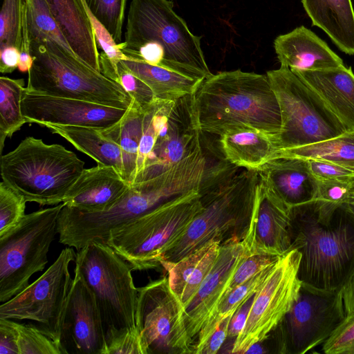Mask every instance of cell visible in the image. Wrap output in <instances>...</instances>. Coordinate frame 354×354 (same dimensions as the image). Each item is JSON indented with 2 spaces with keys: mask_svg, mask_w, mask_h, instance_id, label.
<instances>
[{
  "mask_svg": "<svg viewBox=\"0 0 354 354\" xmlns=\"http://www.w3.org/2000/svg\"><path fill=\"white\" fill-rule=\"evenodd\" d=\"M75 255L73 248L67 246L63 249L38 279L1 304L0 318L27 320L61 345L65 311L73 281L69 265L75 261Z\"/></svg>",
  "mask_w": 354,
  "mask_h": 354,
  "instance_id": "cell-12",
  "label": "cell"
},
{
  "mask_svg": "<svg viewBox=\"0 0 354 354\" xmlns=\"http://www.w3.org/2000/svg\"><path fill=\"white\" fill-rule=\"evenodd\" d=\"M91 13L121 43L127 0H84Z\"/></svg>",
  "mask_w": 354,
  "mask_h": 354,
  "instance_id": "cell-36",
  "label": "cell"
},
{
  "mask_svg": "<svg viewBox=\"0 0 354 354\" xmlns=\"http://www.w3.org/2000/svg\"><path fill=\"white\" fill-rule=\"evenodd\" d=\"M61 336L64 354H105L100 312L91 288L75 268Z\"/></svg>",
  "mask_w": 354,
  "mask_h": 354,
  "instance_id": "cell-18",
  "label": "cell"
},
{
  "mask_svg": "<svg viewBox=\"0 0 354 354\" xmlns=\"http://www.w3.org/2000/svg\"><path fill=\"white\" fill-rule=\"evenodd\" d=\"M64 205L61 203L26 214L0 236L1 304L23 291L31 277L45 268L50 245L58 234L57 221Z\"/></svg>",
  "mask_w": 354,
  "mask_h": 354,
  "instance_id": "cell-11",
  "label": "cell"
},
{
  "mask_svg": "<svg viewBox=\"0 0 354 354\" xmlns=\"http://www.w3.org/2000/svg\"><path fill=\"white\" fill-rule=\"evenodd\" d=\"M254 296V294L245 301L231 317L227 338L234 339L235 340L242 331L250 313Z\"/></svg>",
  "mask_w": 354,
  "mask_h": 354,
  "instance_id": "cell-47",
  "label": "cell"
},
{
  "mask_svg": "<svg viewBox=\"0 0 354 354\" xmlns=\"http://www.w3.org/2000/svg\"><path fill=\"white\" fill-rule=\"evenodd\" d=\"M346 205L348 210L354 215V197L350 202L346 203Z\"/></svg>",
  "mask_w": 354,
  "mask_h": 354,
  "instance_id": "cell-51",
  "label": "cell"
},
{
  "mask_svg": "<svg viewBox=\"0 0 354 354\" xmlns=\"http://www.w3.org/2000/svg\"><path fill=\"white\" fill-rule=\"evenodd\" d=\"M33 60L30 53L20 52L18 69L22 73L28 72L33 64Z\"/></svg>",
  "mask_w": 354,
  "mask_h": 354,
  "instance_id": "cell-50",
  "label": "cell"
},
{
  "mask_svg": "<svg viewBox=\"0 0 354 354\" xmlns=\"http://www.w3.org/2000/svg\"><path fill=\"white\" fill-rule=\"evenodd\" d=\"M310 169L317 179L354 178V171L336 163L319 159H308Z\"/></svg>",
  "mask_w": 354,
  "mask_h": 354,
  "instance_id": "cell-44",
  "label": "cell"
},
{
  "mask_svg": "<svg viewBox=\"0 0 354 354\" xmlns=\"http://www.w3.org/2000/svg\"><path fill=\"white\" fill-rule=\"evenodd\" d=\"M201 209L199 190L190 191L112 230L106 243L133 270L158 268L164 254L183 235Z\"/></svg>",
  "mask_w": 354,
  "mask_h": 354,
  "instance_id": "cell-8",
  "label": "cell"
},
{
  "mask_svg": "<svg viewBox=\"0 0 354 354\" xmlns=\"http://www.w3.org/2000/svg\"><path fill=\"white\" fill-rule=\"evenodd\" d=\"M278 156L324 160L354 171V131L312 145L280 151Z\"/></svg>",
  "mask_w": 354,
  "mask_h": 354,
  "instance_id": "cell-33",
  "label": "cell"
},
{
  "mask_svg": "<svg viewBox=\"0 0 354 354\" xmlns=\"http://www.w3.org/2000/svg\"><path fill=\"white\" fill-rule=\"evenodd\" d=\"M312 26L324 31L338 48L354 55V8L351 0H301Z\"/></svg>",
  "mask_w": 354,
  "mask_h": 354,
  "instance_id": "cell-28",
  "label": "cell"
},
{
  "mask_svg": "<svg viewBox=\"0 0 354 354\" xmlns=\"http://www.w3.org/2000/svg\"><path fill=\"white\" fill-rule=\"evenodd\" d=\"M291 209L259 178L250 224L242 240L248 255L280 257L291 250Z\"/></svg>",
  "mask_w": 354,
  "mask_h": 354,
  "instance_id": "cell-20",
  "label": "cell"
},
{
  "mask_svg": "<svg viewBox=\"0 0 354 354\" xmlns=\"http://www.w3.org/2000/svg\"><path fill=\"white\" fill-rule=\"evenodd\" d=\"M199 185L196 167L183 159L156 177L130 185L122 198L106 211L84 212L64 204L57 221L59 241L77 250L93 242L106 243L112 230Z\"/></svg>",
  "mask_w": 354,
  "mask_h": 354,
  "instance_id": "cell-3",
  "label": "cell"
},
{
  "mask_svg": "<svg viewBox=\"0 0 354 354\" xmlns=\"http://www.w3.org/2000/svg\"><path fill=\"white\" fill-rule=\"evenodd\" d=\"M84 169V162L73 151L32 136L0 159L3 181L27 202L41 205L63 203Z\"/></svg>",
  "mask_w": 354,
  "mask_h": 354,
  "instance_id": "cell-5",
  "label": "cell"
},
{
  "mask_svg": "<svg viewBox=\"0 0 354 354\" xmlns=\"http://www.w3.org/2000/svg\"><path fill=\"white\" fill-rule=\"evenodd\" d=\"M346 317L341 295L301 287L290 310L274 330L277 353L304 354L322 346Z\"/></svg>",
  "mask_w": 354,
  "mask_h": 354,
  "instance_id": "cell-14",
  "label": "cell"
},
{
  "mask_svg": "<svg viewBox=\"0 0 354 354\" xmlns=\"http://www.w3.org/2000/svg\"><path fill=\"white\" fill-rule=\"evenodd\" d=\"M152 122L156 144L135 183L157 176L202 147L193 94L176 100L156 99Z\"/></svg>",
  "mask_w": 354,
  "mask_h": 354,
  "instance_id": "cell-15",
  "label": "cell"
},
{
  "mask_svg": "<svg viewBox=\"0 0 354 354\" xmlns=\"http://www.w3.org/2000/svg\"><path fill=\"white\" fill-rule=\"evenodd\" d=\"M20 50L14 46L0 49V72L10 73L18 68Z\"/></svg>",
  "mask_w": 354,
  "mask_h": 354,
  "instance_id": "cell-48",
  "label": "cell"
},
{
  "mask_svg": "<svg viewBox=\"0 0 354 354\" xmlns=\"http://www.w3.org/2000/svg\"><path fill=\"white\" fill-rule=\"evenodd\" d=\"M221 245L210 241L176 262L161 263L167 272L169 286L180 304V311L194 297L214 267Z\"/></svg>",
  "mask_w": 354,
  "mask_h": 354,
  "instance_id": "cell-26",
  "label": "cell"
},
{
  "mask_svg": "<svg viewBox=\"0 0 354 354\" xmlns=\"http://www.w3.org/2000/svg\"><path fill=\"white\" fill-rule=\"evenodd\" d=\"M219 136L224 159L237 167L258 171L277 156L274 139L254 128L233 127Z\"/></svg>",
  "mask_w": 354,
  "mask_h": 354,
  "instance_id": "cell-27",
  "label": "cell"
},
{
  "mask_svg": "<svg viewBox=\"0 0 354 354\" xmlns=\"http://www.w3.org/2000/svg\"><path fill=\"white\" fill-rule=\"evenodd\" d=\"M145 112L133 100L122 118L113 126L102 129V133L115 141L121 150L123 178L134 183L138 171L140 144L143 133Z\"/></svg>",
  "mask_w": 354,
  "mask_h": 354,
  "instance_id": "cell-31",
  "label": "cell"
},
{
  "mask_svg": "<svg viewBox=\"0 0 354 354\" xmlns=\"http://www.w3.org/2000/svg\"><path fill=\"white\" fill-rule=\"evenodd\" d=\"M345 315L354 313V268L339 290Z\"/></svg>",
  "mask_w": 354,
  "mask_h": 354,
  "instance_id": "cell-49",
  "label": "cell"
},
{
  "mask_svg": "<svg viewBox=\"0 0 354 354\" xmlns=\"http://www.w3.org/2000/svg\"><path fill=\"white\" fill-rule=\"evenodd\" d=\"M19 354H64L59 344L32 324L16 322Z\"/></svg>",
  "mask_w": 354,
  "mask_h": 354,
  "instance_id": "cell-37",
  "label": "cell"
},
{
  "mask_svg": "<svg viewBox=\"0 0 354 354\" xmlns=\"http://www.w3.org/2000/svg\"><path fill=\"white\" fill-rule=\"evenodd\" d=\"M129 187L113 167L97 164L84 169L63 203L66 206L84 212H104L117 203Z\"/></svg>",
  "mask_w": 354,
  "mask_h": 354,
  "instance_id": "cell-22",
  "label": "cell"
},
{
  "mask_svg": "<svg viewBox=\"0 0 354 354\" xmlns=\"http://www.w3.org/2000/svg\"><path fill=\"white\" fill-rule=\"evenodd\" d=\"M0 354H19L16 321L0 318Z\"/></svg>",
  "mask_w": 354,
  "mask_h": 354,
  "instance_id": "cell-45",
  "label": "cell"
},
{
  "mask_svg": "<svg viewBox=\"0 0 354 354\" xmlns=\"http://www.w3.org/2000/svg\"><path fill=\"white\" fill-rule=\"evenodd\" d=\"M291 250L301 255L302 286L331 293L354 268V215L346 204L314 199L292 207Z\"/></svg>",
  "mask_w": 354,
  "mask_h": 354,
  "instance_id": "cell-1",
  "label": "cell"
},
{
  "mask_svg": "<svg viewBox=\"0 0 354 354\" xmlns=\"http://www.w3.org/2000/svg\"><path fill=\"white\" fill-rule=\"evenodd\" d=\"M317 200L342 205L354 197L353 180L317 179Z\"/></svg>",
  "mask_w": 354,
  "mask_h": 354,
  "instance_id": "cell-43",
  "label": "cell"
},
{
  "mask_svg": "<svg viewBox=\"0 0 354 354\" xmlns=\"http://www.w3.org/2000/svg\"><path fill=\"white\" fill-rule=\"evenodd\" d=\"M22 113L28 123L78 126L100 129L118 122L127 109L85 100L48 95L24 88Z\"/></svg>",
  "mask_w": 354,
  "mask_h": 354,
  "instance_id": "cell-17",
  "label": "cell"
},
{
  "mask_svg": "<svg viewBox=\"0 0 354 354\" xmlns=\"http://www.w3.org/2000/svg\"><path fill=\"white\" fill-rule=\"evenodd\" d=\"M120 62L146 83L158 100H176L194 94L203 81L139 59L121 60Z\"/></svg>",
  "mask_w": 354,
  "mask_h": 354,
  "instance_id": "cell-30",
  "label": "cell"
},
{
  "mask_svg": "<svg viewBox=\"0 0 354 354\" xmlns=\"http://www.w3.org/2000/svg\"><path fill=\"white\" fill-rule=\"evenodd\" d=\"M258 172L263 183L290 209L315 198L317 180L310 169L308 159L278 156Z\"/></svg>",
  "mask_w": 354,
  "mask_h": 354,
  "instance_id": "cell-21",
  "label": "cell"
},
{
  "mask_svg": "<svg viewBox=\"0 0 354 354\" xmlns=\"http://www.w3.org/2000/svg\"><path fill=\"white\" fill-rule=\"evenodd\" d=\"M291 71L320 96L347 132L354 131V73L351 67Z\"/></svg>",
  "mask_w": 354,
  "mask_h": 354,
  "instance_id": "cell-25",
  "label": "cell"
},
{
  "mask_svg": "<svg viewBox=\"0 0 354 354\" xmlns=\"http://www.w3.org/2000/svg\"><path fill=\"white\" fill-rule=\"evenodd\" d=\"M105 354H148L138 327L105 335Z\"/></svg>",
  "mask_w": 354,
  "mask_h": 354,
  "instance_id": "cell-39",
  "label": "cell"
},
{
  "mask_svg": "<svg viewBox=\"0 0 354 354\" xmlns=\"http://www.w3.org/2000/svg\"><path fill=\"white\" fill-rule=\"evenodd\" d=\"M248 255L242 241L221 245L217 260L191 301L180 311L173 332L174 353H192L196 337L220 301L230 277Z\"/></svg>",
  "mask_w": 354,
  "mask_h": 354,
  "instance_id": "cell-16",
  "label": "cell"
},
{
  "mask_svg": "<svg viewBox=\"0 0 354 354\" xmlns=\"http://www.w3.org/2000/svg\"><path fill=\"white\" fill-rule=\"evenodd\" d=\"M25 5L26 0H3L0 14V49L14 46L21 51Z\"/></svg>",
  "mask_w": 354,
  "mask_h": 354,
  "instance_id": "cell-35",
  "label": "cell"
},
{
  "mask_svg": "<svg viewBox=\"0 0 354 354\" xmlns=\"http://www.w3.org/2000/svg\"><path fill=\"white\" fill-rule=\"evenodd\" d=\"M23 79L0 77V153L4 142L27 122L22 113Z\"/></svg>",
  "mask_w": 354,
  "mask_h": 354,
  "instance_id": "cell-34",
  "label": "cell"
},
{
  "mask_svg": "<svg viewBox=\"0 0 354 354\" xmlns=\"http://www.w3.org/2000/svg\"><path fill=\"white\" fill-rule=\"evenodd\" d=\"M62 34L75 54L101 73L100 53L84 0H45Z\"/></svg>",
  "mask_w": 354,
  "mask_h": 354,
  "instance_id": "cell-24",
  "label": "cell"
},
{
  "mask_svg": "<svg viewBox=\"0 0 354 354\" xmlns=\"http://www.w3.org/2000/svg\"><path fill=\"white\" fill-rule=\"evenodd\" d=\"M279 257L277 256L265 254L247 255L230 277L224 287L221 300L263 268L274 262Z\"/></svg>",
  "mask_w": 354,
  "mask_h": 354,
  "instance_id": "cell-41",
  "label": "cell"
},
{
  "mask_svg": "<svg viewBox=\"0 0 354 354\" xmlns=\"http://www.w3.org/2000/svg\"><path fill=\"white\" fill-rule=\"evenodd\" d=\"M274 47L281 66L290 70L319 71L344 65L323 39L304 26L279 35Z\"/></svg>",
  "mask_w": 354,
  "mask_h": 354,
  "instance_id": "cell-23",
  "label": "cell"
},
{
  "mask_svg": "<svg viewBox=\"0 0 354 354\" xmlns=\"http://www.w3.org/2000/svg\"><path fill=\"white\" fill-rule=\"evenodd\" d=\"M75 263L95 295L104 335L136 328L138 291L129 264L108 244L100 242L78 250Z\"/></svg>",
  "mask_w": 354,
  "mask_h": 354,
  "instance_id": "cell-10",
  "label": "cell"
},
{
  "mask_svg": "<svg viewBox=\"0 0 354 354\" xmlns=\"http://www.w3.org/2000/svg\"><path fill=\"white\" fill-rule=\"evenodd\" d=\"M274 262L263 268L245 283L234 288L218 303L201 329L194 345L192 354H195V352L209 337L223 320L231 317L245 301L259 290L270 273Z\"/></svg>",
  "mask_w": 354,
  "mask_h": 354,
  "instance_id": "cell-32",
  "label": "cell"
},
{
  "mask_svg": "<svg viewBox=\"0 0 354 354\" xmlns=\"http://www.w3.org/2000/svg\"><path fill=\"white\" fill-rule=\"evenodd\" d=\"M325 354H354V313L346 315L322 345Z\"/></svg>",
  "mask_w": 354,
  "mask_h": 354,
  "instance_id": "cell-42",
  "label": "cell"
},
{
  "mask_svg": "<svg viewBox=\"0 0 354 354\" xmlns=\"http://www.w3.org/2000/svg\"><path fill=\"white\" fill-rule=\"evenodd\" d=\"M33 64L28 90L127 109L133 99L118 82L83 62L53 40L30 42Z\"/></svg>",
  "mask_w": 354,
  "mask_h": 354,
  "instance_id": "cell-6",
  "label": "cell"
},
{
  "mask_svg": "<svg viewBox=\"0 0 354 354\" xmlns=\"http://www.w3.org/2000/svg\"><path fill=\"white\" fill-rule=\"evenodd\" d=\"M301 258L300 252L292 249L274 263L254 294L245 326L230 353H245L253 344L266 340L290 310L302 287L299 277Z\"/></svg>",
  "mask_w": 354,
  "mask_h": 354,
  "instance_id": "cell-13",
  "label": "cell"
},
{
  "mask_svg": "<svg viewBox=\"0 0 354 354\" xmlns=\"http://www.w3.org/2000/svg\"><path fill=\"white\" fill-rule=\"evenodd\" d=\"M266 75L281 110V127L274 140L278 152L347 132L320 96L289 68L281 66Z\"/></svg>",
  "mask_w": 354,
  "mask_h": 354,
  "instance_id": "cell-9",
  "label": "cell"
},
{
  "mask_svg": "<svg viewBox=\"0 0 354 354\" xmlns=\"http://www.w3.org/2000/svg\"><path fill=\"white\" fill-rule=\"evenodd\" d=\"M193 96L201 132L220 136L233 127L248 126L274 142L280 132V106L266 75L241 70L212 74Z\"/></svg>",
  "mask_w": 354,
  "mask_h": 354,
  "instance_id": "cell-2",
  "label": "cell"
},
{
  "mask_svg": "<svg viewBox=\"0 0 354 354\" xmlns=\"http://www.w3.org/2000/svg\"><path fill=\"white\" fill-rule=\"evenodd\" d=\"M201 38L176 13L172 1L131 0L122 50L125 54L147 42H155L165 51L163 67L203 80L212 73L205 61Z\"/></svg>",
  "mask_w": 354,
  "mask_h": 354,
  "instance_id": "cell-7",
  "label": "cell"
},
{
  "mask_svg": "<svg viewBox=\"0 0 354 354\" xmlns=\"http://www.w3.org/2000/svg\"><path fill=\"white\" fill-rule=\"evenodd\" d=\"M111 80L120 84L143 110L151 105L156 100L150 87L128 70L120 61L118 64L117 73Z\"/></svg>",
  "mask_w": 354,
  "mask_h": 354,
  "instance_id": "cell-40",
  "label": "cell"
},
{
  "mask_svg": "<svg viewBox=\"0 0 354 354\" xmlns=\"http://www.w3.org/2000/svg\"><path fill=\"white\" fill-rule=\"evenodd\" d=\"M232 167L199 189L201 211L160 263H174L210 241L221 245L242 241L247 232L259 182L257 170Z\"/></svg>",
  "mask_w": 354,
  "mask_h": 354,
  "instance_id": "cell-4",
  "label": "cell"
},
{
  "mask_svg": "<svg viewBox=\"0 0 354 354\" xmlns=\"http://www.w3.org/2000/svg\"><path fill=\"white\" fill-rule=\"evenodd\" d=\"M44 127L71 143L98 165L112 167L123 177L120 146L102 133V129L78 126L46 124Z\"/></svg>",
  "mask_w": 354,
  "mask_h": 354,
  "instance_id": "cell-29",
  "label": "cell"
},
{
  "mask_svg": "<svg viewBox=\"0 0 354 354\" xmlns=\"http://www.w3.org/2000/svg\"><path fill=\"white\" fill-rule=\"evenodd\" d=\"M26 201L6 184L0 183V236L17 225L26 215Z\"/></svg>",
  "mask_w": 354,
  "mask_h": 354,
  "instance_id": "cell-38",
  "label": "cell"
},
{
  "mask_svg": "<svg viewBox=\"0 0 354 354\" xmlns=\"http://www.w3.org/2000/svg\"><path fill=\"white\" fill-rule=\"evenodd\" d=\"M136 326L149 353H171L173 332L180 304L171 292L167 277L138 288Z\"/></svg>",
  "mask_w": 354,
  "mask_h": 354,
  "instance_id": "cell-19",
  "label": "cell"
},
{
  "mask_svg": "<svg viewBox=\"0 0 354 354\" xmlns=\"http://www.w3.org/2000/svg\"><path fill=\"white\" fill-rule=\"evenodd\" d=\"M230 318H226L220 324L209 337L195 352V354H215L219 351L227 337Z\"/></svg>",
  "mask_w": 354,
  "mask_h": 354,
  "instance_id": "cell-46",
  "label": "cell"
}]
</instances>
